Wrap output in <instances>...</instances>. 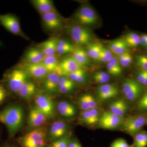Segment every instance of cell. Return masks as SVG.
Listing matches in <instances>:
<instances>
[{
  "mask_svg": "<svg viewBox=\"0 0 147 147\" xmlns=\"http://www.w3.org/2000/svg\"><path fill=\"white\" fill-rule=\"evenodd\" d=\"M24 119V110L19 105H9L0 111V123L6 127L11 137L21 128Z\"/></svg>",
  "mask_w": 147,
  "mask_h": 147,
  "instance_id": "6da1fadb",
  "label": "cell"
},
{
  "mask_svg": "<svg viewBox=\"0 0 147 147\" xmlns=\"http://www.w3.org/2000/svg\"><path fill=\"white\" fill-rule=\"evenodd\" d=\"M147 115L139 114L129 116L124 119L122 124L123 131L134 137L135 134L142 131L146 124Z\"/></svg>",
  "mask_w": 147,
  "mask_h": 147,
  "instance_id": "7a4b0ae2",
  "label": "cell"
},
{
  "mask_svg": "<svg viewBox=\"0 0 147 147\" xmlns=\"http://www.w3.org/2000/svg\"><path fill=\"white\" fill-rule=\"evenodd\" d=\"M145 88L135 78H127L123 83L122 92L129 101L137 102L144 92Z\"/></svg>",
  "mask_w": 147,
  "mask_h": 147,
  "instance_id": "3957f363",
  "label": "cell"
},
{
  "mask_svg": "<svg viewBox=\"0 0 147 147\" xmlns=\"http://www.w3.org/2000/svg\"><path fill=\"white\" fill-rule=\"evenodd\" d=\"M28 74L22 68H15L8 73L7 84L11 92L18 93L21 87L28 81Z\"/></svg>",
  "mask_w": 147,
  "mask_h": 147,
  "instance_id": "277c9868",
  "label": "cell"
},
{
  "mask_svg": "<svg viewBox=\"0 0 147 147\" xmlns=\"http://www.w3.org/2000/svg\"><path fill=\"white\" fill-rule=\"evenodd\" d=\"M76 21L83 26H91L98 22V17L93 9L88 5L82 6L75 14Z\"/></svg>",
  "mask_w": 147,
  "mask_h": 147,
  "instance_id": "5b68a950",
  "label": "cell"
},
{
  "mask_svg": "<svg viewBox=\"0 0 147 147\" xmlns=\"http://www.w3.org/2000/svg\"><path fill=\"white\" fill-rule=\"evenodd\" d=\"M0 24L12 34L27 38L21 30L19 19L11 13L0 14Z\"/></svg>",
  "mask_w": 147,
  "mask_h": 147,
  "instance_id": "8992f818",
  "label": "cell"
},
{
  "mask_svg": "<svg viewBox=\"0 0 147 147\" xmlns=\"http://www.w3.org/2000/svg\"><path fill=\"white\" fill-rule=\"evenodd\" d=\"M69 32L73 41L77 45H84L89 44L92 34L88 29L82 26H74L71 27Z\"/></svg>",
  "mask_w": 147,
  "mask_h": 147,
  "instance_id": "52a82bcc",
  "label": "cell"
},
{
  "mask_svg": "<svg viewBox=\"0 0 147 147\" xmlns=\"http://www.w3.org/2000/svg\"><path fill=\"white\" fill-rule=\"evenodd\" d=\"M36 107L47 117H53L55 113V106L53 100L49 96L44 94L37 95L35 99Z\"/></svg>",
  "mask_w": 147,
  "mask_h": 147,
  "instance_id": "ba28073f",
  "label": "cell"
},
{
  "mask_svg": "<svg viewBox=\"0 0 147 147\" xmlns=\"http://www.w3.org/2000/svg\"><path fill=\"white\" fill-rule=\"evenodd\" d=\"M123 120V118L116 115L109 111L105 112L102 114L98 123L101 128L114 129L121 126Z\"/></svg>",
  "mask_w": 147,
  "mask_h": 147,
  "instance_id": "9c48e42d",
  "label": "cell"
},
{
  "mask_svg": "<svg viewBox=\"0 0 147 147\" xmlns=\"http://www.w3.org/2000/svg\"><path fill=\"white\" fill-rule=\"evenodd\" d=\"M82 68L71 56L63 59L59 63L57 73L59 75L67 76L74 71Z\"/></svg>",
  "mask_w": 147,
  "mask_h": 147,
  "instance_id": "30bf717a",
  "label": "cell"
},
{
  "mask_svg": "<svg viewBox=\"0 0 147 147\" xmlns=\"http://www.w3.org/2000/svg\"><path fill=\"white\" fill-rule=\"evenodd\" d=\"M42 23L46 29L49 30L55 31L60 28L62 21L57 11H51L42 14Z\"/></svg>",
  "mask_w": 147,
  "mask_h": 147,
  "instance_id": "8fae6325",
  "label": "cell"
},
{
  "mask_svg": "<svg viewBox=\"0 0 147 147\" xmlns=\"http://www.w3.org/2000/svg\"><path fill=\"white\" fill-rule=\"evenodd\" d=\"M118 94V88L115 84H102L99 86L97 89V97L100 101L114 98Z\"/></svg>",
  "mask_w": 147,
  "mask_h": 147,
  "instance_id": "7c38bea8",
  "label": "cell"
},
{
  "mask_svg": "<svg viewBox=\"0 0 147 147\" xmlns=\"http://www.w3.org/2000/svg\"><path fill=\"white\" fill-rule=\"evenodd\" d=\"M23 69L28 74L37 79H42L46 77L49 73L41 63H25L23 64Z\"/></svg>",
  "mask_w": 147,
  "mask_h": 147,
  "instance_id": "4fadbf2b",
  "label": "cell"
},
{
  "mask_svg": "<svg viewBox=\"0 0 147 147\" xmlns=\"http://www.w3.org/2000/svg\"><path fill=\"white\" fill-rule=\"evenodd\" d=\"M47 117L36 106L30 109L28 116V124L32 128L42 125L47 119Z\"/></svg>",
  "mask_w": 147,
  "mask_h": 147,
  "instance_id": "5bb4252c",
  "label": "cell"
},
{
  "mask_svg": "<svg viewBox=\"0 0 147 147\" xmlns=\"http://www.w3.org/2000/svg\"><path fill=\"white\" fill-rule=\"evenodd\" d=\"M99 113L97 108L83 111L80 114V120L87 125H93L98 122Z\"/></svg>",
  "mask_w": 147,
  "mask_h": 147,
  "instance_id": "9a60e30c",
  "label": "cell"
},
{
  "mask_svg": "<svg viewBox=\"0 0 147 147\" xmlns=\"http://www.w3.org/2000/svg\"><path fill=\"white\" fill-rule=\"evenodd\" d=\"M47 136V130L45 127H38L24 135L21 139L22 145L37 140H45Z\"/></svg>",
  "mask_w": 147,
  "mask_h": 147,
  "instance_id": "2e32d148",
  "label": "cell"
},
{
  "mask_svg": "<svg viewBox=\"0 0 147 147\" xmlns=\"http://www.w3.org/2000/svg\"><path fill=\"white\" fill-rule=\"evenodd\" d=\"M60 75L57 72H51L47 74L45 77L43 86L47 91L53 92L59 88Z\"/></svg>",
  "mask_w": 147,
  "mask_h": 147,
  "instance_id": "e0dca14e",
  "label": "cell"
},
{
  "mask_svg": "<svg viewBox=\"0 0 147 147\" xmlns=\"http://www.w3.org/2000/svg\"><path fill=\"white\" fill-rule=\"evenodd\" d=\"M128 105L126 101L122 99L113 101L109 105L110 111L116 115L123 118L128 110Z\"/></svg>",
  "mask_w": 147,
  "mask_h": 147,
  "instance_id": "ac0fdd59",
  "label": "cell"
},
{
  "mask_svg": "<svg viewBox=\"0 0 147 147\" xmlns=\"http://www.w3.org/2000/svg\"><path fill=\"white\" fill-rule=\"evenodd\" d=\"M67 130V125L65 122L61 121H56L50 127L49 134L50 137L53 139H59L63 137Z\"/></svg>",
  "mask_w": 147,
  "mask_h": 147,
  "instance_id": "d6986e66",
  "label": "cell"
},
{
  "mask_svg": "<svg viewBox=\"0 0 147 147\" xmlns=\"http://www.w3.org/2000/svg\"><path fill=\"white\" fill-rule=\"evenodd\" d=\"M31 2L41 15L56 11L54 3L50 0H33Z\"/></svg>",
  "mask_w": 147,
  "mask_h": 147,
  "instance_id": "ffe728a7",
  "label": "cell"
},
{
  "mask_svg": "<svg viewBox=\"0 0 147 147\" xmlns=\"http://www.w3.org/2000/svg\"><path fill=\"white\" fill-rule=\"evenodd\" d=\"M59 40L56 38H51L42 42L40 45V50L45 57L55 55L57 53Z\"/></svg>",
  "mask_w": 147,
  "mask_h": 147,
  "instance_id": "44dd1931",
  "label": "cell"
},
{
  "mask_svg": "<svg viewBox=\"0 0 147 147\" xmlns=\"http://www.w3.org/2000/svg\"><path fill=\"white\" fill-rule=\"evenodd\" d=\"M45 57L40 49L32 48L27 51L25 54V59L26 63H40L42 62Z\"/></svg>",
  "mask_w": 147,
  "mask_h": 147,
  "instance_id": "7402d4cb",
  "label": "cell"
},
{
  "mask_svg": "<svg viewBox=\"0 0 147 147\" xmlns=\"http://www.w3.org/2000/svg\"><path fill=\"white\" fill-rule=\"evenodd\" d=\"M57 109L59 113L64 117L70 118L76 114V110L71 103L65 101L59 102L57 105Z\"/></svg>",
  "mask_w": 147,
  "mask_h": 147,
  "instance_id": "603a6c76",
  "label": "cell"
},
{
  "mask_svg": "<svg viewBox=\"0 0 147 147\" xmlns=\"http://www.w3.org/2000/svg\"><path fill=\"white\" fill-rule=\"evenodd\" d=\"M71 57L82 67L89 65V58L86 51L81 48L74 49Z\"/></svg>",
  "mask_w": 147,
  "mask_h": 147,
  "instance_id": "cb8c5ba5",
  "label": "cell"
},
{
  "mask_svg": "<svg viewBox=\"0 0 147 147\" xmlns=\"http://www.w3.org/2000/svg\"><path fill=\"white\" fill-rule=\"evenodd\" d=\"M109 49L113 54L119 55L127 52V46L123 39H117L109 44Z\"/></svg>",
  "mask_w": 147,
  "mask_h": 147,
  "instance_id": "d4e9b609",
  "label": "cell"
},
{
  "mask_svg": "<svg viewBox=\"0 0 147 147\" xmlns=\"http://www.w3.org/2000/svg\"><path fill=\"white\" fill-rule=\"evenodd\" d=\"M36 86L33 82L27 81L23 85L18 94L22 98L29 99L35 93Z\"/></svg>",
  "mask_w": 147,
  "mask_h": 147,
  "instance_id": "484cf974",
  "label": "cell"
},
{
  "mask_svg": "<svg viewBox=\"0 0 147 147\" xmlns=\"http://www.w3.org/2000/svg\"><path fill=\"white\" fill-rule=\"evenodd\" d=\"M107 71L109 74L114 76H118L121 74L122 67L119 62L117 58L113 57L106 65Z\"/></svg>",
  "mask_w": 147,
  "mask_h": 147,
  "instance_id": "4316f807",
  "label": "cell"
},
{
  "mask_svg": "<svg viewBox=\"0 0 147 147\" xmlns=\"http://www.w3.org/2000/svg\"><path fill=\"white\" fill-rule=\"evenodd\" d=\"M59 63L57 57L55 55H53L45 57L41 63L50 73L51 72H57Z\"/></svg>",
  "mask_w": 147,
  "mask_h": 147,
  "instance_id": "83f0119b",
  "label": "cell"
},
{
  "mask_svg": "<svg viewBox=\"0 0 147 147\" xmlns=\"http://www.w3.org/2000/svg\"><path fill=\"white\" fill-rule=\"evenodd\" d=\"M103 46L98 42L89 44L86 50L89 58L94 60L99 59V55Z\"/></svg>",
  "mask_w": 147,
  "mask_h": 147,
  "instance_id": "f1b7e54d",
  "label": "cell"
},
{
  "mask_svg": "<svg viewBox=\"0 0 147 147\" xmlns=\"http://www.w3.org/2000/svg\"><path fill=\"white\" fill-rule=\"evenodd\" d=\"M73 45L65 40H59L57 46V53L62 55L71 53L74 50Z\"/></svg>",
  "mask_w": 147,
  "mask_h": 147,
  "instance_id": "f546056e",
  "label": "cell"
},
{
  "mask_svg": "<svg viewBox=\"0 0 147 147\" xmlns=\"http://www.w3.org/2000/svg\"><path fill=\"white\" fill-rule=\"evenodd\" d=\"M133 147H146L147 131L142 130L134 135Z\"/></svg>",
  "mask_w": 147,
  "mask_h": 147,
  "instance_id": "4dcf8cb0",
  "label": "cell"
},
{
  "mask_svg": "<svg viewBox=\"0 0 147 147\" xmlns=\"http://www.w3.org/2000/svg\"><path fill=\"white\" fill-rule=\"evenodd\" d=\"M127 47H136L140 45V36L135 32L127 34L124 39Z\"/></svg>",
  "mask_w": 147,
  "mask_h": 147,
  "instance_id": "1f68e13d",
  "label": "cell"
},
{
  "mask_svg": "<svg viewBox=\"0 0 147 147\" xmlns=\"http://www.w3.org/2000/svg\"><path fill=\"white\" fill-rule=\"evenodd\" d=\"M67 77L72 82L82 83L86 78V73L83 68L80 69L67 75Z\"/></svg>",
  "mask_w": 147,
  "mask_h": 147,
  "instance_id": "d6a6232c",
  "label": "cell"
},
{
  "mask_svg": "<svg viewBox=\"0 0 147 147\" xmlns=\"http://www.w3.org/2000/svg\"><path fill=\"white\" fill-rule=\"evenodd\" d=\"M136 108L142 114L147 115V88L137 101Z\"/></svg>",
  "mask_w": 147,
  "mask_h": 147,
  "instance_id": "836d02e7",
  "label": "cell"
},
{
  "mask_svg": "<svg viewBox=\"0 0 147 147\" xmlns=\"http://www.w3.org/2000/svg\"><path fill=\"white\" fill-rule=\"evenodd\" d=\"M117 59L121 65L123 67H128L133 62L132 55L127 51L118 56Z\"/></svg>",
  "mask_w": 147,
  "mask_h": 147,
  "instance_id": "e575fe53",
  "label": "cell"
},
{
  "mask_svg": "<svg viewBox=\"0 0 147 147\" xmlns=\"http://www.w3.org/2000/svg\"><path fill=\"white\" fill-rule=\"evenodd\" d=\"M93 79L96 83L102 85L109 82L110 76L108 73L104 71H97L94 74Z\"/></svg>",
  "mask_w": 147,
  "mask_h": 147,
  "instance_id": "d590c367",
  "label": "cell"
},
{
  "mask_svg": "<svg viewBox=\"0 0 147 147\" xmlns=\"http://www.w3.org/2000/svg\"><path fill=\"white\" fill-rule=\"evenodd\" d=\"M135 79L139 84L147 88V71L138 69Z\"/></svg>",
  "mask_w": 147,
  "mask_h": 147,
  "instance_id": "8d00e7d4",
  "label": "cell"
},
{
  "mask_svg": "<svg viewBox=\"0 0 147 147\" xmlns=\"http://www.w3.org/2000/svg\"><path fill=\"white\" fill-rule=\"evenodd\" d=\"M136 63L138 69L147 71V55L137 56L136 58Z\"/></svg>",
  "mask_w": 147,
  "mask_h": 147,
  "instance_id": "74e56055",
  "label": "cell"
},
{
  "mask_svg": "<svg viewBox=\"0 0 147 147\" xmlns=\"http://www.w3.org/2000/svg\"><path fill=\"white\" fill-rule=\"evenodd\" d=\"M69 143L68 138L64 137L53 142L50 147H68Z\"/></svg>",
  "mask_w": 147,
  "mask_h": 147,
  "instance_id": "f35d334b",
  "label": "cell"
},
{
  "mask_svg": "<svg viewBox=\"0 0 147 147\" xmlns=\"http://www.w3.org/2000/svg\"><path fill=\"white\" fill-rule=\"evenodd\" d=\"M78 104L79 108L83 111L90 110L88 104L86 94L83 95L79 98L78 100Z\"/></svg>",
  "mask_w": 147,
  "mask_h": 147,
  "instance_id": "ab89813d",
  "label": "cell"
},
{
  "mask_svg": "<svg viewBox=\"0 0 147 147\" xmlns=\"http://www.w3.org/2000/svg\"><path fill=\"white\" fill-rule=\"evenodd\" d=\"M47 144L45 140H37L24 144V147H44Z\"/></svg>",
  "mask_w": 147,
  "mask_h": 147,
  "instance_id": "60d3db41",
  "label": "cell"
},
{
  "mask_svg": "<svg viewBox=\"0 0 147 147\" xmlns=\"http://www.w3.org/2000/svg\"><path fill=\"white\" fill-rule=\"evenodd\" d=\"M86 95L88 104L89 106L90 109H92L96 108L97 106V103L94 97L92 95L89 94H86Z\"/></svg>",
  "mask_w": 147,
  "mask_h": 147,
  "instance_id": "b9f144b4",
  "label": "cell"
},
{
  "mask_svg": "<svg viewBox=\"0 0 147 147\" xmlns=\"http://www.w3.org/2000/svg\"><path fill=\"white\" fill-rule=\"evenodd\" d=\"M110 147H130L125 139H118L115 140L111 144Z\"/></svg>",
  "mask_w": 147,
  "mask_h": 147,
  "instance_id": "7bdbcfd3",
  "label": "cell"
},
{
  "mask_svg": "<svg viewBox=\"0 0 147 147\" xmlns=\"http://www.w3.org/2000/svg\"><path fill=\"white\" fill-rule=\"evenodd\" d=\"M74 86V82H72L71 84L59 87L58 89L61 93L66 94L73 89Z\"/></svg>",
  "mask_w": 147,
  "mask_h": 147,
  "instance_id": "ee69618b",
  "label": "cell"
},
{
  "mask_svg": "<svg viewBox=\"0 0 147 147\" xmlns=\"http://www.w3.org/2000/svg\"><path fill=\"white\" fill-rule=\"evenodd\" d=\"M7 96V92L4 87L0 85V104L5 99Z\"/></svg>",
  "mask_w": 147,
  "mask_h": 147,
  "instance_id": "f6af8a7d",
  "label": "cell"
},
{
  "mask_svg": "<svg viewBox=\"0 0 147 147\" xmlns=\"http://www.w3.org/2000/svg\"><path fill=\"white\" fill-rule=\"evenodd\" d=\"M140 45L142 47L147 48V34L142 35L140 36Z\"/></svg>",
  "mask_w": 147,
  "mask_h": 147,
  "instance_id": "bcb514c9",
  "label": "cell"
},
{
  "mask_svg": "<svg viewBox=\"0 0 147 147\" xmlns=\"http://www.w3.org/2000/svg\"><path fill=\"white\" fill-rule=\"evenodd\" d=\"M68 147H82L80 144L76 141L69 142Z\"/></svg>",
  "mask_w": 147,
  "mask_h": 147,
  "instance_id": "7dc6e473",
  "label": "cell"
},
{
  "mask_svg": "<svg viewBox=\"0 0 147 147\" xmlns=\"http://www.w3.org/2000/svg\"><path fill=\"white\" fill-rule=\"evenodd\" d=\"M146 124L147 125V121H146Z\"/></svg>",
  "mask_w": 147,
  "mask_h": 147,
  "instance_id": "c3c4849f",
  "label": "cell"
},
{
  "mask_svg": "<svg viewBox=\"0 0 147 147\" xmlns=\"http://www.w3.org/2000/svg\"></svg>",
  "mask_w": 147,
  "mask_h": 147,
  "instance_id": "681fc988",
  "label": "cell"
}]
</instances>
